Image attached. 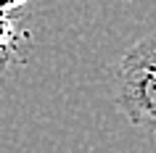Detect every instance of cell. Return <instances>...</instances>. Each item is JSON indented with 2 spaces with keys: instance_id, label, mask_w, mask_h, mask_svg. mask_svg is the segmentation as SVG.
Listing matches in <instances>:
<instances>
[{
  "instance_id": "4",
  "label": "cell",
  "mask_w": 156,
  "mask_h": 153,
  "mask_svg": "<svg viewBox=\"0 0 156 153\" xmlns=\"http://www.w3.org/2000/svg\"><path fill=\"white\" fill-rule=\"evenodd\" d=\"M29 0H0V13H8V16H13L21 5H27Z\"/></svg>"
},
{
  "instance_id": "3",
  "label": "cell",
  "mask_w": 156,
  "mask_h": 153,
  "mask_svg": "<svg viewBox=\"0 0 156 153\" xmlns=\"http://www.w3.org/2000/svg\"><path fill=\"white\" fill-rule=\"evenodd\" d=\"M19 58V29L13 16L0 13V77Z\"/></svg>"
},
{
  "instance_id": "2",
  "label": "cell",
  "mask_w": 156,
  "mask_h": 153,
  "mask_svg": "<svg viewBox=\"0 0 156 153\" xmlns=\"http://www.w3.org/2000/svg\"><path fill=\"white\" fill-rule=\"evenodd\" d=\"M119 66H135V69H143V71L156 77V32L146 34L143 40L135 42L122 56V64Z\"/></svg>"
},
{
  "instance_id": "1",
  "label": "cell",
  "mask_w": 156,
  "mask_h": 153,
  "mask_svg": "<svg viewBox=\"0 0 156 153\" xmlns=\"http://www.w3.org/2000/svg\"><path fill=\"white\" fill-rule=\"evenodd\" d=\"M119 108L135 127H146L156 132V77L135 69L119 66V85H116Z\"/></svg>"
}]
</instances>
